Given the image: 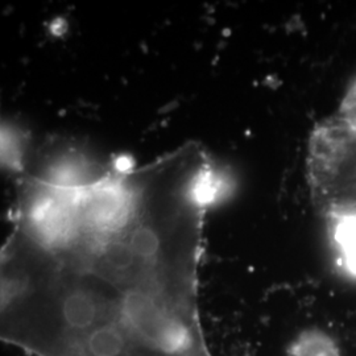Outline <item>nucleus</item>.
<instances>
[{
  "label": "nucleus",
  "instance_id": "nucleus-1",
  "mask_svg": "<svg viewBox=\"0 0 356 356\" xmlns=\"http://www.w3.org/2000/svg\"><path fill=\"white\" fill-rule=\"evenodd\" d=\"M334 242L338 247L343 267L356 277V219L354 218H332Z\"/></svg>",
  "mask_w": 356,
  "mask_h": 356
},
{
  "label": "nucleus",
  "instance_id": "nucleus-2",
  "mask_svg": "<svg viewBox=\"0 0 356 356\" xmlns=\"http://www.w3.org/2000/svg\"><path fill=\"white\" fill-rule=\"evenodd\" d=\"M293 356H339L335 344L321 332L302 334L292 347Z\"/></svg>",
  "mask_w": 356,
  "mask_h": 356
}]
</instances>
